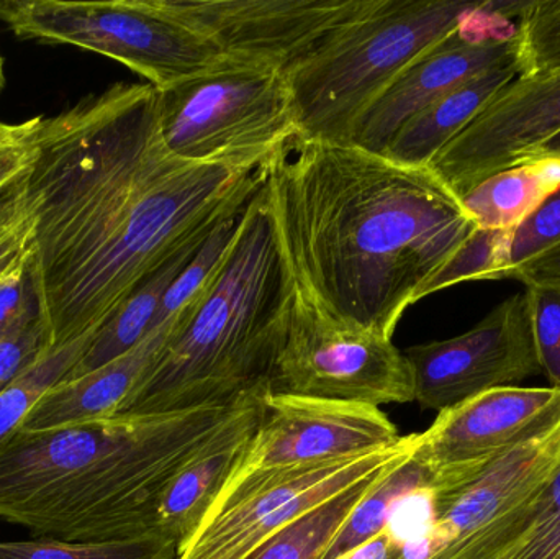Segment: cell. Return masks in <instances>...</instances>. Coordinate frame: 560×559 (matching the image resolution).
<instances>
[{"label": "cell", "mask_w": 560, "mask_h": 559, "mask_svg": "<svg viewBox=\"0 0 560 559\" xmlns=\"http://www.w3.org/2000/svg\"><path fill=\"white\" fill-rule=\"evenodd\" d=\"M19 183L33 226L30 279L51 351L97 334L141 284L238 216L262 170L171 153L156 89L118 82L42 117Z\"/></svg>", "instance_id": "1"}, {"label": "cell", "mask_w": 560, "mask_h": 559, "mask_svg": "<svg viewBox=\"0 0 560 559\" xmlns=\"http://www.w3.org/2000/svg\"><path fill=\"white\" fill-rule=\"evenodd\" d=\"M262 187L295 284L336 321L387 338L477 229L428 167L351 143L293 138Z\"/></svg>", "instance_id": "2"}, {"label": "cell", "mask_w": 560, "mask_h": 559, "mask_svg": "<svg viewBox=\"0 0 560 559\" xmlns=\"http://www.w3.org/2000/svg\"><path fill=\"white\" fill-rule=\"evenodd\" d=\"M164 414L115 416L0 446V521L32 538L158 537L167 486L235 416L246 396Z\"/></svg>", "instance_id": "3"}, {"label": "cell", "mask_w": 560, "mask_h": 559, "mask_svg": "<svg viewBox=\"0 0 560 559\" xmlns=\"http://www.w3.org/2000/svg\"><path fill=\"white\" fill-rule=\"evenodd\" d=\"M293 292L261 186L240 216L222 268L177 314L166 345L118 416L173 412L268 391Z\"/></svg>", "instance_id": "4"}, {"label": "cell", "mask_w": 560, "mask_h": 559, "mask_svg": "<svg viewBox=\"0 0 560 559\" xmlns=\"http://www.w3.org/2000/svg\"><path fill=\"white\" fill-rule=\"evenodd\" d=\"M486 2L375 0L368 12L319 39L283 68L300 138L351 143L365 110Z\"/></svg>", "instance_id": "5"}, {"label": "cell", "mask_w": 560, "mask_h": 559, "mask_svg": "<svg viewBox=\"0 0 560 559\" xmlns=\"http://www.w3.org/2000/svg\"><path fill=\"white\" fill-rule=\"evenodd\" d=\"M158 117L171 153L235 170H265L300 137L283 69L230 56L207 71L160 89Z\"/></svg>", "instance_id": "6"}, {"label": "cell", "mask_w": 560, "mask_h": 559, "mask_svg": "<svg viewBox=\"0 0 560 559\" xmlns=\"http://www.w3.org/2000/svg\"><path fill=\"white\" fill-rule=\"evenodd\" d=\"M0 23L16 38L97 53L166 89L226 58L164 0H0Z\"/></svg>", "instance_id": "7"}, {"label": "cell", "mask_w": 560, "mask_h": 559, "mask_svg": "<svg viewBox=\"0 0 560 559\" xmlns=\"http://www.w3.org/2000/svg\"><path fill=\"white\" fill-rule=\"evenodd\" d=\"M268 391L378 409L415 403L413 371L392 338L336 321L296 284Z\"/></svg>", "instance_id": "8"}, {"label": "cell", "mask_w": 560, "mask_h": 559, "mask_svg": "<svg viewBox=\"0 0 560 559\" xmlns=\"http://www.w3.org/2000/svg\"><path fill=\"white\" fill-rule=\"evenodd\" d=\"M418 433L352 458L259 476L217 499L177 559H246L266 540L339 492L413 455Z\"/></svg>", "instance_id": "9"}, {"label": "cell", "mask_w": 560, "mask_h": 559, "mask_svg": "<svg viewBox=\"0 0 560 559\" xmlns=\"http://www.w3.org/2000/svg\"><path fill=\"white\" fill-rule=\"evenodd\" d=\"M400 439L378 407L266 391L258 429L219 498L259 476L365 455Z\"/></svg>", "instance_id": "10"}, {"label": "cell", "mask_w": 560, "mask_h": 559, "mask_svg": "<svg viewBox=\"0 0 560 559\" xmlns=\"http://www.w3.org/2000/svg\"><path fill=\"white\" fill-rule=\"evenodd\" d=\"M404 354L413 371L415 403L438 414L542 374L526 289L505 299L466 334L415 345Z\"/></svg>", "instance_id": "11"}, {"label": "cell", "mask_w": 560, "mask_h": 559, "mask_svg": "<svg viewBox=\"0 0 560 559\" xmlns=\"http://www.w3.org/2000/svg\"><path fill=\"white\" fill-rule=\"evenodd\" d=\"M526 2L487 0L459 30L410 66L359 118L351 144L384 154L407 121L480 72L518 58V20Z\"/></svg>", "instance_id": "12"}, {"label": "cell", "mask_w": 560, "mask_h": 559, "mask_svg": "<svg viewBox=\"0 0 560 559\" xmlns=\"http://www.w3.org/2000/svg\"><path fill=\"white\" fill-rule=\"evenodd\" d=\"M560 133V69L520 75L428 164L457 200Z\"/></svg>", "instance_id": "13"}, {"label": "cell", "mask_w": 560, "mask_h": 559, "mask_svg": "<svg viewBox=\"0 0 560 559\" xmlns=\"http://www.w3.org/2000/svg\"><path fill=\"white\" fill-rule=\"evenodd\" d=\"M375 0H164L223 55L285 68Z\"/></svg>", "instance_id": "14"}, {"label": "cell", "mask_w": 560, "mask_h": 559, "mask_svg": "<svg viewBox=\"0 0 560 559\" xmlns=\"http://www.w3.org/2000/svg\"><path fill=\"white\" fill-rule=\"evenodd\" d=\"M560 429V389L499 387L438 414L418 433L413 459L431 476L490 465Z\"/></svg>", "instance_id": "15"}, {"label": "cell", "mask_w": 560, "mask_h": 559, "mask_svg": "<svg viewBox=\"0 0 560 559\" xmlns=\"http://www.w3.org/2000/svg\"><path fill=\"white\" fill-rule=\"evenodd\" d=\"M255 391L243 400L219 435L171 481L156 511L154 532L180 550L197 534L217 498L242 463L261 419L262 396Z\"/></svg>", "instance_id": "16"}, {"label": "cell", "mask_w": 560, "mask_h": 559, "mask_svg": "<svg viewBox=\"0 0 560 559\" xmlns=\"http://www.w3.org/2000/svg\"><path fill=\"white\" fill-rule=\"evenodd\" d=\"M176 321L177 315L154 328L133 350L98 370L61 381L36 404L20 432H48L118 416L153 366Z\"/></svg>", "instance_id": "17"}, {"label": "cell", "mask_w": 560, "mask_h": 559, "mask_svg": "<svg viewBox=\"0 0 560 559\" xmlns=\"http://www.w3.org/2000/svg\"><path fill=\"white\" fill-rule=\"evenodd\" d=\"M522 74V66L515 58L463 82L407 121L395 135L384 156L405 166L427 167L506 85Z\"/></svg>", "instance_id": "18"}, {"label": "cell", "mask_w": 560, "mask_h": 559, "mask_svg": "<svg viewBox=\"0 0 560 559\" xmlns=\"http://www.w3.org/2000/svg\"><path fill=\"white\" fill-rule=\"evenodd\" d=\"M560 187V158H533L493 174L460 197L477 229L513 230Z\"/></svg>", "instance_id": "19"}, {"label": "cell", "mask_w": 560, "mask_h": 559, "mask_svg": "<svg viewBox=\"0 0 560 559\" xmlns=\"http://www.w3.org/2000/svg\"><path fill=\"white\" fill-rule=\"evenodd\" d=\"M203 243L184 249L173 261L160 269L153 278L141 284L92 337L88 350L72 368L71 373L66 376V380H75V377L92 373L140 345L148 334L153 331L154 321H156L161 302H163L167 289L180 275V271L189 265L190 259L196 256Z\"/></svg>", "instance_id": "20"}, {"label": "cell", "mask_w": 560, "mask_h": 559, "mask_svg": "<svg viewBox=\"0 0 560 559\" xmlns=\"http://www.w3.org/2000/svg\"><path fill=\"white\" fill-rule=\"evenodd\" d=\"M408 459V458H407ZM405 459V462H407ZM397 463L384 471L375 473L362 479L358 485L339 492L335 498L316 505L302 517L287 525L285 528L272 535L261 547L256 548L246 559H323L326 551L338 537L345 522L348 521L355 505L369 494L372 488L388 473L404 465Z\"/></svg>", "instance_id": "21"}, {"label": "cell", "mask_w": 560, "mask_h": 559, "mask_svg": "<svg viewBox=\"0 0 560 559\" xmlns=\"http://www.w3.org/2000/svg\"><path fill=\"white\" fill-rule=\"evenodd\" d=\"M433 482V476L418 465L413 455L388 473L355 505L323 559H338L387 531L398 504L411 492Z\"/></svg>", "instance_id": "22"}, {"label": "cell", "mask_w": 560, "mask_h": 559, "mask_svg": "<svg viewBox=\"0 0 560 559\" xmlns=\"http://www.w3.org/2000/svg\"><path fill=\"white\" fill-rule=\"evenodd\" d=\"M92 337L56 348L43 354L35 364L23 371L12 384L0 393V446L5 445L25 423L36 404L61 381L66 380L82 354L91 345Z\"/></svg>", "instance_id": "23"}, {"label": "cell", "mask_w": 560, "mask_h": 559, "mask_svg": "<svg viewBox=\"0 0 560 559\" xmlns=\"http://www.w3.org/2000/svg\"><path fill=\"white\" fill-rule=\"evenodd\" d=\"M0 559H177V547L161 537L114 541L32 538L0 541Z\"/></svg>", "instance_id": "24"}, {"label": "cell", "mask_w": 560, "mask_h": 559, "mask_svg": "<svg viewBox=\"0 0 560 559\" xmlns=\"http://www.w3.org/2000/svg\"><path fill=\"white\" fill-rule=\"evenodd\" d=\"M510 230L476 229L430 282L424 298L466 281H500L509 271Z\"/></svg>", "instance_id": "25"}, {"label": "cell", "mask_w": 560, "mask_h": 559, "mask_svg": "<svg viewBox=\"0 0 560 559\" xmlns=\"http://www.w3.org/2000/svg\"><path fill=\"white\" fill-rule=\"evenodd\" d=\"M242 212L220 223L213 230L212 235L200 246L196 256L190 259L189 265L174 279L173 284L170 286L166 295H164L163 302H161L153 330L176 317L215 278L217 272L225 261L226 255H229Z\"/></svg>", "instance_id": "26"}, {"label": "cell", "mask_w": 560, "mask_h": 559, "mask_svg": "<svg viewBox=\"0 0 560 559\" xmlns=\"http://www.w3.org/2000/svg\"><path fill=\"white\" fill-rule=\"evenodd\" d=\"M516 23L522 75L560 69V0L526 2Z\"/></svg>", "instance_id": "27"}, {"label": "cell", "mask_w": 560, "mask_h": 559, "mask_svg": "<svg viewBox=\"0 0 560 559\" xmlns=\"http://www.w3.org/2000/svg\"><path fill=\"white\" fill-rule=\"evenodd\" d=\"M495 559H560V468L539 492L525 531Z\"/></svg>", "instance_id": "28"}, {"label": "cell", "mask_w": 560, "mask_h": 559, "mask_svg": "<svg viewBox=\"0 0 560 559\" xmlns=\"http://www.w3.org/2000/svg\"><path fill=\"white\" fill-rule=\"evenodd\" d=\"M559 248L560 187L513 230L510 236L509 271L505 279H512L513 272Z\"/></svg>", "instance_id": "29"}, {"label": "cell", "mask_w": 560, "mask_h": 559, "mask_svg": "<svg viewBox=\"0 0 560 559\" xmlns=\"http://www.w3.org/2000/svg\"><path fill=\"white\" fill-rule=\"evenodd\" d=\"M542 374L560 389V282L526 284Z\"/></svg>", "instance_id": "30"}, {"label": "cell", "mask_w": 560, "mask_h": 559, "mask_svg": "<svg viewBox=\"0 0 560 559\" xmlns=\"http://www.w3.org/2000/svg\"><path fill=\"white\" fill-rule=\"evenodd\" d=\"M48 351V334L39 315L0 337V393Z\"/></svg>", "instance_id": "31"}, {"label": "cell", "mask_w": 560, "mask_h": 559, "mask_svg": "<svg viewBox=\"0 0 560 559\" xmlns=\"http://www.w3.org/2000/svg\"><path fill=\"white\" fill-rule=\"evenodd\" d=\"M32 248L0 278V337L39 315L30 279Z\"/></svg>", "instance_id": "32"}, {"label": "cell", "mask_w": 560, "mask_h": 559, "mask_svg": "<svg viewBox=\"0 0 560 559\" xmlns=\"http://www.w3.org/2000/svg\"><path fill=\"white\" fill-rule=\"evenodd\" d=\"M42 117L20 124L0 121V194L5 193L28 167L33 156V135Z\"/></svg>", "instance_id": "33"}, {"label": "cell", "mask_w": 560, "mask_h": 559, "mask_svg": "<svg viewBox=\"0 0 560 559\" xmlns=\"http://www.w3.org/2000/svg\"><path fill=\"white\" fill-rule=\"evenodd\" d=\"M32 236L33 226L25 209V212L0 235V278L12 268L13 263L28 253Z\"/></svg>", "instance_id": "34"}, {"label": "cell", "mask_w": 560, "mask_h": 559, "mask_svg": "<svg viewBox=\"0 0 560 559\" xmlns=\"http://www.w3.org/2000/svg\"><path fill=\"white\" fill-rule=\"evenodd\" d=\"M512 279L525 286L560 282V248L513 272Z\"/></svg>", "instance_id": "35"}, {"label": "cell", "mask_w": 560, "mask_h": 559, "mask_svg": "<svg viewBox=\"0 0 560 559\" xmlns=\"http://www.w3.org/2000/svg\"><path fill=\"white\" fill-rule=\"evenodd\" d=\"M395 551H397V541L394 540L390 532L385 531L384 534L338 559H395Z\"/></svg>", "instance_id": "36"}, {"label": "cell", "mask_w": 560, "mask_h": 559, "mask_svg": "<svg viewBox=\"0 0 560 559\" xmlns=\"http://www.w3.org/2000/svg\"><path fill=\"white\" fill-rule=\"evenodd\" d=\"M20 177L5 190L0 194V235L25 212L22 189H20Z\"/></svg>", "instance_id": "37"}, {"label": "cell", "mask_w": 560, "mask_h": 559, "mask_svg": "<svg viewBox=\"0 0 560 559\" xmlns=\"http://www.w3.org/2000/svg\"><path fill=\"white\" fill-rule=\"evenodd\" d=\"M533 158H560V133L558 137L552 138L549 143H546L545 147L539 148L528 160H533Z\"/></svg>", "instance_id": "38"}, {"label": "cell", "mask_w": 560, "mask_h": 559, "mask_svg": "<svg viewBox=\"0 0 560 559\" xmlns=\"http://www.w3.org/2000/svg\"><path fill=\"white\" fill-rule=\"evenodd\" d=\"M3 88H5V59L0 53V94H2Z\"/></svg>", "instance_id": "39"}]
</instances>
